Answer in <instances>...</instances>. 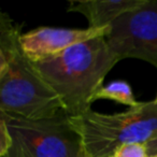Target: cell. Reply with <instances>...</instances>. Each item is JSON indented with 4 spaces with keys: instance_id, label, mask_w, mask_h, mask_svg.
I'll list each match as a JSON object with an SVG mask.
<instances>
[{
    "instance_id": "cell-1",
    "label": "cell",
    "mask_w": 157,
    "mask_h": 157,
    "mask_svg": "<svg viewBox=\"0 0 157 157\" xmlns=\"http://www.w3.org/2000/svg\"><path fill=\"white\" fill-rule=\"evenodd\" d=\"M105 37L75 44L33 63L44 82L60 99L67 115L78 116L92 109L94 96L103 86L105 78L121 61Z\"/></svg>"
},
{
    "instance_id": "cell-2",
    "label": "cell",
    "mask_w": 157,
    "mask_h": 157,
    "mask_svg": "<svg viewBox=\"0 0 157 157\" xmlns=\"http://www.w3.org/2000/svg\"><path fill=\"white\" fill-rule=\"evenodd\" d=\"M22 26L0 12V112L25 118H48L63 103L21 46Z\"/></svg>"
},
{
    "instance_id": "cell-3",
    "label": "cell",
    "mask_w": 157,
    "mask_h": 157,
    "mask_svg": "<svg viewBox=\"0 0 157 157\" xmlns=\"http://www.w3.org/2000/svg\"><path fill=\"white\" fill-rule=\"evenodd\" d=\"M69 120L88 157H112L121 146L146 144L157 138V103L154 100L114 114L90 109L81 115L69 116Z\"/></svg>"
},
{
    "instance_id": "cell-4",
    "label": "cell",
    "mask_w": 157,
    "mask_h": 157,
    "mask_svg": "<svg viewBox=\"0 0 157 157\" xmlns=\"http://www.w3.org/2000/svg\"><path fill=\"white\" fill-rule=\"evenodd\" d=\"M12 137L3 157H88L69 115L60 112L48 118H25L0 112Z\"/></svg>"
},
{
    "instance_id": "cell-5",
    "label": "cell",
    "mask_w": 157,
    "mask_h": 157,
    "mask_svg": "<svg viewBox=\"0 0 157 157\" xmlns=\"http://www.w3.org/2000/svg\"><path fill=\"white\" fill-rule=\"evenodd\" d=\"M105 38L120 60L137 58L157 69V0L115 20Z\"/></svg>"
},
{
    "instance_id": "cell-6",
    "label": "cell",
    "mask_w": 157,
    "mask_h": 157,
    "mask_svg": "<svg viewBox=\"0 0 157 157\" xmlns=\"http://www.w3.org/2000/svg\"><path fill=\"white\" fill-rule=\"evenodd\" d=\"M109 31L110 26L101 29L92 27L75 29L41 26L26 33H22L21 46L24 54L33 63H37L54 56L72 45L94 38L105 37Z\"/></svg>"
},
{
    "instance_id": "cell-7",
    "label": "cell",
    "mask_w": 157,
    "mask_h": 157,
    "mask_svg": "<svg viewBox=\"0 0 157 157\" xmlns=\"http://www.w3.org/2000/svg\"><path fill=\"white\" fill-rule=\"evenodd\" d=\"M146 0H72L68 12L86 17L92 28H105L124 14L142 7Z\"/></svg>"
},
{
    "instance_id": "cell-8",
    "label": "cell",
    "mask_w": 157,
    "mask_h": 157,
    "mask_svg": "<svg viewBox=\"0 0 157 157\" xmlns=\"http://www.w3.org/2000/svg\"><path fill=\"white\" fill-rule=\"evenodd\" d=\"M98 99H109L129 108H137L141 103L136 100L130 84L122 80L110 82L107 85H103L95 94L93 102Z\"/></svg>"
},
{
    "instance_id": "cell-9",
    "label": "cell",
    "mask_w": 157,
    "mask_h": 157,
    "mask_svg": "<svg viewBox=\"0 0 157 157\" xmlns=\"http://www.w3.org/2000/svg\"><path fill=\"white\" fill-rule=\"evenodd\" d=\"M112 157H150L144 143L126 144L114 152Z\"/></svg>"
},
{
    "instance_id": "cell-10",
    "label": "cell",
    "mask_w": 157,
    "mask_h": 157,
    "mask_svg": "<svg viewBox=\"0 0 157 157\" xmlns=\"http://www.w3.org/2000/svg\"><path fill=\"white\" fill-rule=\"evenodd\" d=\"M12 145V137L7 123L3 118L0 117V157H3Z\"/></svg>"
},
{
    "instance_id": "cell-11",
    "label": "cell",
    "mask_w": 157,
    "mask_h": 157,
    "mask_svg": "<svg viewBox=\"0 0 157 157\" xmlns=\"http://www.w3.org/2000/svg\"><path fill=\"white\" fill-rule=\"evenodd\" d=\"M145 145H146V148H147L148 156L153 157V156H155V155H157V138L152 140V141L147 142Z\"/></svg>"
},
{
    "instance_id": "cell-12",
    "label": "cell",
    "mask_w": 157,
    "mask_h": 157,
    "mask_svg": "<svg viewBox=\"0 0 157 157\" xmlns=\"http://www.w3.org/2000/svg\"><path fill=\"white\" fill-rule=\"evenodd\" d=\"M154 101H155V102H156V103H157V95H156V97H155V99H154Z\"/></svg>"
},
{
    "instance_id": "cell-13",
    "label": "cell",
    "mask_w": 157,
    "mask_h": 157,
    "mask_svg": "<svg viewBox=\"0 0 157 157\" xmlns=\"http://www.w3.org/2000/svg\"><path fill=\"white\" fill-rule=\"evenodd\" d=\"M153 157H157V155H155V156H153Z\"/></svg>"
}]
</instances>
